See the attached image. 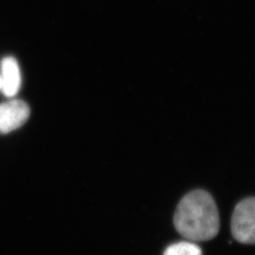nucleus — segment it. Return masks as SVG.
<instances>
[{"mask_svg": "<svg viewBox=\"0 0 255 255\" xmlns=\"http://www.w3.org/2000/svg\"><path fill=\"white\" fill-rule=\"evenodd\" d=\"M174 225L180 235L192 241H207L216 237L220 222L212 195L201 189L187 193L176 208Z\"/></svg>", "mask_w": 255, "mask_h": 255, "instance_id": "f257e3e1", "label": "nucleus"}, {"mask_svg": "<svg viewBox=\"0 0 255 255\" xmlns=\"http://www.w3.org/2000/svg\"><path fill=\"white\" fill-rule=\"evenodd\" d=\"M30 114L25 101L13 100L0 104V134H6L21 127Z\"/></svg>", "mask_w": 255, "mask_h": 255, "instance_id": "7ed1b4c3", "label": "nucleus"}, {"mask_svg": "<svg viewBox=\"0 0 255 255\" xmlns=\"http://www.w3.org/2000/svg\"><path fill=\"white\" fill-rule=\"evenodd\" d=\"M164 255H202L201 248L192 242H179L168 247Z\"/></svg>", "mask_w": 255, "mask_h": 255, "instance_id": "39448f33", "label": "nucleus"}, {"mask_svg": "<svg viewBox=\"0 0 255 255\" xmlns=\"http://www.w3.org/2000/svg\"><path fill=\"white\" fill-rule=\"evenodd\" d=\"M0 90H1V80H0Z\"/></svg>", "mask_w": 255, "mask_h": 255, "instance_id": "423d86ee", "label": "nucleus"}, {"mask_svg": "<svg viewBox=\"0 0 255 255\" xmlns=\"http://www.w3.org/2000/svg\"><path fill=\"white\" fill-rule=\"evenodd\" d=\"M1 90L7 98H12L21 86V73L18 63L12 57H6L1 62Z\"/></svg>", "mask_w": 255, "mask_h": 255, "instance_id": "20e7f679", "label": "nucleus"}, {"mask_svg": "<svg viewBox=\"0 0 255 255\" xmlns=\"http://www.w3.org/2000/svg\"><path fill=\"white\" fill-rule=\"evenodd\" d=\"M232 234L237 241L255 244V197H250L237 203L231 222Z\"/></svg>", "mask_w": 255, "mask_h": 255, "instance_id": "f03ea898", "label": "nucleus"}]
</instances>
